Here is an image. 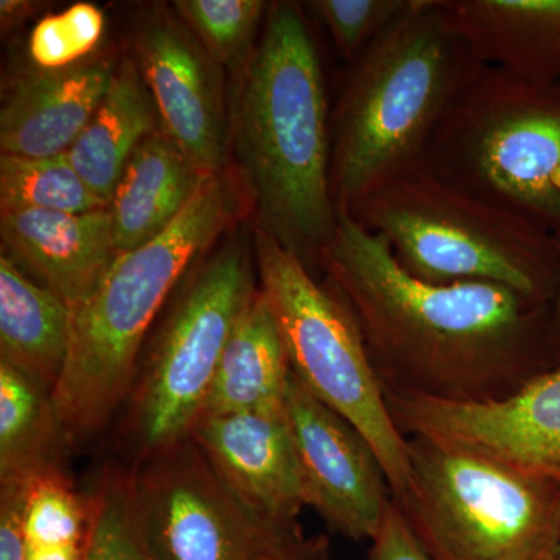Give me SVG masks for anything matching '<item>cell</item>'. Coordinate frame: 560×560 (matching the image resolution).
I'll use <instances>...</instances> for the list:
<instances>
[{
	"label": "cell",
	"mask_w": 560,
	"mask_h": 560,
	"mask_svg": "<svg viewBox=\"0 0 560 560\" xmlns=\"http://www.w3.org/2000/svg\"><path fill=\"white\" fill-rule=\"evenodd\" d=\"M206 179L164 132L143 140L109 205L119 254L145 245L167 230Z\"/></svg>",
	"instance_id": "obj_18"
},
{
	"label": "cell",
	"mask_w": 560,
	"mask_h": 560,
	"mask_svg": "<svg viewBox=\"0 0 560 560\" xmlns=\"http://www.w3.org/2000/svg\"><path fill=\"white\" fill-rule=\"evenodd\" d=\"M131 477L147 560H253L267 518L231 492L190 436L138 460Z\"/></svg>",
	"instance_id": "obj_10"
},
{
	"label": "cell",
	"mask_w": 560,
	"mask_h": 560,
	"mask_svg": "<svg viewBox=\"0 0 560 560\" xmlns=\"http://www.w3.org/2000/svg\"><path fill=\"white\" fill-rule=\"evenodd\" d=\"M385 394L400 431L560 485V366L495 399Z\"/></svg>",
	"instance_id": "obj_11"
},
{
	"label": "cell",
	"mask_w": 560,
	"mask_h": 560,
	"mask_svg": "<svg viewBox=\"0 0 560 560\" xmlns=\"http://www.w3.org/2000/svg\"><path fill=\"white\" fill-rule=\"evenodd\" d=\"M485 65L522 79L560 80V0H441Z\"/></svg>",
	"instance_id": "obj_17"
},
{
	"label": "cell",
	"mask_w": 560,
	"mask_h": 560,
	"mask_svg": "<svg viewBox=\"0 0 560 560\" xmlns=\"http://www.w3.org/2000/svg\"><path fill=\"white\" fill-rule=\"evenodd\" d=\"M320 268L359 324L378 375L407 381L396 390L488 399L492 382L518 377L555 341L547 302L493 282H423L346 212Z\"/></svg>",
	"instance_id": "obj_1"
},
{
	"label": "cell",
	"mask_w": 560,
	"mask_h": 560,
	"mask_svg": "<svg viewBox=\"0 0 560 560\" xmlns=\"http://www.w3.org/2000/svg\"><path fill=\"white\" fill-rule=\"evenodd\" d=\"M257 279L278 320L291 371L316 399L348 420L371 445L394 500L410 488V445L386 401L359 324L300 257L253 230Z\"/></svg>",
	"instance_id": "obj_7"
},
{
	"label": "cell",
	"mask_w": 560,
	"mask_h": 560,
	"mask_svg": "<svg viewBox=\"0 0 560 560\" xmlns=\"http://www.w3.org/2000/svg\"><path fill=\"white\" fill-rule=\"evenodd\" d=\"M83 547L25 548V560H81Z\"/></svg>",
	"instance_id": "obj_33"
},
{
	"label": "cell",
	"mask_w": 560,
	"mask_h": 560,
	"mask_svg": "<svg viewBox=\"0 0 560 560\" xmlns=\"http://www.w3.org/2000/svg\"><path fill=\"white\" fill-rule=\"evenodd\" d=\"M44 9L43 2L35 0H2L0 2V24L2 32H10L20 27Z\"/></svg>",
	"instance_id": "obj_32"
},
{
	"label": "cell",
	"mask_w": 560,
	"mask_h": 560,
	"mask_svg": "<svg viewBox=\"0 0 560 560\" xmlns=\"http://www.w3.org/2000/svg\"><path fill=\"white\" fill-rule=\"evenodd\" d=\"M120 58L101 50L60 70H25L0 109V151L51 158L72 149L105 97Z\"/></svg>",
	"instance_id": "obj_16"
},
{
	"label": "cell",
	"mask_w": 560,
	"mask_h": 560,
	"mask_svg": "<svg viewBox=\"0 0 560 560\" xmlns=\"http://www.w3.org/2000/svg\"><path fill=\"white\" fill-rule=\"evenodd\" d=\"M285 412L300 460L305 504L350 540L377 536L393 493L368 441L291 371Z\"/></svg>",
	"instance_id": "obj_13"
},
{
	"label": "cell",
	"mask_w": 560,
	"mask_h": 560,
	"mask_svg": "<svg viewBox=\"0 0 560 560\" xmlns=\"http://www.w3.org/2000/svg\"><path fill=\"white\" fill-rule=\"evenodd\" d=\"M290 374L285 341L259 287L232 331L201 416L282 408Z\"/></svg>",
	"instance_id": "obj_21"
},
{
	"label": "cell",
	"mask_w": 560,
	"mask_h": 560,
	"mask_svg": "<svg viewBox=\"0 0 560 560\" xmlns=\"http://www.w3.org/2000/svg\"><path fill=\"white\" fill-rule=\"evenodd\" d=\"M131 55L156 103L162 132L206 178L226 171L231 117L223 68L173 7L153 5L140 14Z\"/></svg>",
	"instance_id": "obj_12"
},
{
	"label": "cell",
	"mask_w": 560,
	"mask_h": 560,
	"mask_svg": "<svg viewBox=\"0 0 560 560\" xmlns=\"http://www.w3.org/2000/svg\"><path fill=\"white\" fill-rule=\"evenodd\" d=\"M371 541L370 560H433L396 500L390 503L377 536Z\"/></svg>",
	"instance_id": "obj_30"
},
{
	"label": "cell",
	"mask_w": 560,
	"mask_h": 560,
	"mask_svg": "<svg viewBox=\"0 0 560 560\" xmlns=\"http://www.w3.org/2000/svg\"><path fill=\"white\" fill-rule=\"evenodd\" d=\"M352 217L382 235L401 267L423 282H493L530 300L555 298V232L442 183L422 165L375 190Z\"/></svg>",
	"instance_id": "obj_5"
},
{
	"label": "cell",
	"mask_w": 560,
	"mask_h": 560,
	"mask_svg": "<svg viewBox=\"0 0 560 560\" xmlns=\"http://www.w3.org/2000/svg\"><path fill=\"white\" fill-rule=\"evenodd\" d=\"M331 113L330 189L338 212L357 208L422 165L438 125L482 68L441 0H411L355 61Z\"/></svg>",
	"instance_id": "obj_3"
},
{
	"label": "cell",
	"mask_w": 560,
	"mask_h": 560,
	"mask_svg": "<svg viewBox=\"0 0 560 560\" xmlns=\"http://www.w3.org/2000/svg\"><path fill=\"white\" fill-rule=\"evenodd\" d=\"M51 210L86 213L106 209L86 186L68 154L51 158L0 156V212Z\"/></svg>",
	"instance_id": "obj_23"
},
{
	"label": "cell",
	"mask_w": 560,
	"mask_h": 560,
	"mask_svg": "<svg viewBox=\"0 0 560 560\" xmlns=\"http://www.w3.org/2000/svg\"><path fill=\"white\" fill-rule=\"evenodd\" d=\"M91 514V497L81 495L65 470L43 475L25 499V548L83 547Z\"/></svg>",
	"instance_id": "obj_25"
},
{
	"label": "cell",
	"mask_w": 560,
	"mask_h": 560,
	"mask_svg": "<svg viewBox=\"0 0 560 560\" xmlns=\"http://www.w3.org/2000/svg\"><path fill=\"white\" fill-rule=\"evenodd\" d=\"M91 503V525L81 560H147L136 521L131 470L106 469Z\"/></svg>",
	"instance_id": "obj_26"
},
{
	"label": "cell",
	"mask_w": 560,
	"mask_h": 560,
	"mask_svg": "<svg viewBox=\"0 0 560 560\" xmlns=\"http://www.w3.org/2000/svg\"><path fill=\"white\" fill-rule=\"evenodd\" d=\"M270 3L264 0H176L173 10L220 68L241 72L259 44Z\"/></svg>",
	"instance_id": "obj_24"
},
{
	"label": "cell",
	"mask_w": 560,
	"mask_h": 560,
	"mask_svg": "<svg viewBox=\"0 0 560 560\" xmlns=\"http://www.w3.org/2000/svg\"><path fill=\"white\" fill-rule=\"evenodd\" d=\"M66 442L50 390L0 363V485L31 486L62 470Z\"/></svg>",
	"instance_id": "obj_22"
},
{
	"label": "cell",
	"mask_w": 560,
	"mask_h": 560,
	"mask_svg": "<svg viewBox=\"0 0 560 560\" xmlns=\"http://www.w3.org/2000/svg\"><path fill=\"white\" fill-rule=\"evenodd\" d=\"M559 248H560V243H559ZM551 312H552V330H555V341H556V346H558V348L560 350V278H559L558 289H556L555 298H552Z\"/></svg>",
	"instance_id": "obj_34"
},
{
	"label": "cell",
	"mask_w": 560,
	"mask_h": 560,
	"mask_svg": "<svg viewBox=\"0 0 560 560\" xmlns=\"http://www.w3.org/2000/svg\"><path fill=\"white\" fill-rule=\"evenodd\" d=\"M190 438L231 492L259 517L296 522L307 506L285 405L201 416Z\"/></svg>",
	"instance_id": "obj_14"
},
{
	"label": "cell",
	"mask_w": 560,
	"mask_h": 560,
	"mask_svg": "<svg viewBox=\"0 0 560 560\" xmlns=\"http://www.w3.org/2000/svg\"><path fill=\"white\" fill-rule=\"evenodd\" d=\"M27 490L28 486L0 485V560H25Z\"/></svg>",
	"instance_id": "obj_31"
},
{
	"label": "cell",
	"mask_w": 560,
	"mask_h": 560,
	"mask_svg": "<svg viewBox=\"0 0 560 560\" xmlns=\"http://www.w3.org/2000/svg\"><path fill=\"white\" fill-rule=\"evenodd\" d=\"M156 131H162L156 103L132 55H124L101 106L66 154L92 194L109 208L132 154Z\"/></svg>",
	"instance_id": "obj_19"
},
{
	"label": "cell",
	"mask_w": 560,
	"mask_h": 560,
	"mask_svg": "<svg viewBox=\"0 0 560 560\" xmlns=\"http://www.w3.org/2000/svg\"><path fill=\"white\" fill-rule=\"evenodd\" d=\"M411 0H313L305 5L329 31L346 61L353 62L410 5Z\"/></svg>",
	"instance_id": "obj_28"
},
{
	"label": "cell",
	"mask_w": 560,
	"mask_h": 560,
	"mask_svg": "<svg viewBox=\"0 0 560 560\" xmlns=\"http://www.w3.org/2000/svg\"><path fill=\"white\" fill-rule=\"evenodd\" d=\"M556 238H558V242L560 243V228L558 231L555 232Z\"/></svg>",
	"instance_id": "obj_36"
},
{
	"label": "cell",
	"mask_w": 560,
	"mask_h": 560,
	"mask_svg": "<svg viewBox=\"0 0 560 560\" xmlns=\"http://www.w3.org/2000/svg\"><path fill=\"white\" fill-rule=\"evenodd\" d=\"M0 237L3 256L60 298L70 313L88 301L119 256L109 208L0 212Z\"/></svg>",
	"instance_id": "obj_15"
},
{
	"label": "cell",
	"mask_w": 560,
	"mask_h": 560,
	"mask_svg": "<svg viewBox=\"0 0 560 560\" xmlns=\"http://www.w3.org/2000/svg\"><path fill=\"white\" fill-rule=\"evenodd\" d=\"M422 167L470 197L560 228V80L485 66L456 95Z\"/></svg>",
	"instance_id": "obj_6"
},
{
	"label": "cell",
	"mask_w": 560,
	"mask_h": 560,
	"mask_svg": "<svg viewBox=\"0 0 560 560\" xmlns=\"http://www.w3.org/2000/svg\"><path fill=\"white\" fill-rule=\"evenodd\" d=\"M253 237L234 234L190 276L128 394L138 460L190 436L228 341L259 291Z\"/></svg>",
	"instance_id": "obj_9"
},
{
	"label": "cell",
	"mask_w": 560,
	"mask_h": 560,
	"mask_svg": "<svg viewBox=\"0 0 560 560\" xmlns=\"http://www.w3.org/2000/svg\"><path fill=\"white\" fill-rule=\"evenodd\" d=\"M250 217L248 190L231 164L202 183L161 235L116 257L72 313L68 363L51 393L68 441L97 433L127 401L143 340L180 279Z\"/></svg>",
	"instance_id": "obj_4"
},
{
	"label": "cell",
	"mask_w": 560,
	"mask_h": 560,
	"mask_svg": "<svg viewBox=\"0 0 560 560\" xmlns=\"http://www.w3.org/2000/svg\"><path fill=\"white\" fill-rule=\"evenodd\" d=\"M397 501L433 560H555L560 485L412 436Z\"/></svg>",
	"instance_id": "obj_8"
},
{
	"label": "cell",
	"mask_w": 560,
	"mask_h": 560,
	"mask_svg": "<svg viewBox=\"0 0 560 560\" xmlns=\"http://www.w3.org/2000/svg\"><path fill=\"white\" fill-rule=\"evenodd\" d=\"M253 560H331V555L329 541L305 536L298 521H268Z\"/></svg>",
	"instance_id": "obj_29"
},
{
	"label": "cell",
	"mask_w": 560,
	"mask_h": 560,
	"mask_svg": "<svg viewBox=\"0 0 560 560\" xmlns=\"http://www.w3.org/2000/svg\"><path fill=\"white\" fill-rule=\"evenodd\" d=\"M106 33L105 11L95 3L79 2L46 14L33 25L27 57L33 69L73 68L101 51Z\"/></svg>",
	"instance_id": "obj_27"
},
{
	"label": "cell",
	"mask_w": 560,
	"mask_h": 560,
	"mask_svg": "<svg viewBox=\"0 0 560 560\" xmlns=\"http://www.w3.org/2000/svg\"><path fill=\"white\" fill-rule=\"evenodd\" d=\"M231 162L253 230L320 268L338 226L330 189L331 113L318 47L296 2H271L256 50L234 75Z\"/></svg>",
	"instance_id": "obj_2"
},
{
	"label": "cell",
	"mask_w": 560,
	"mask_h": 560,
	"mask_svg": "<svg viewBox=\"0 0 560 560\" xmlns=\"http://www.w3.org/2000/svg\"><path fill=\"white\" fill-rule=\"evenodd\" d=\"M68 305L0 257V363L54 393L69 359Z\"/></svg>",
	"instance_id": "obj_20"
},
{
	"label": "cell",
	"mask_w": 560,
	"mask_h": 560,
	"mask_svg": "<svg viewBox=\"0 0 560 560\" xmlns=\"http://www.w3.org/2000/svg\"><path fill=\"white\" fill-rule=\"evenodd\" d=\"M555 560H560V529H559V539H558V550H556Z\"/></svg>",
	"instance_id": "obj_35"
}]
</instances>
